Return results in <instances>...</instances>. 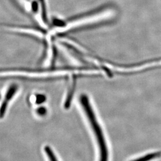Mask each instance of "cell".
Returning a JSON list of instances; mask_svg holds the SVG:
<instances>
[{"mask_svg": "<svg viewBox=\"0 0 161 161\" xmlns=\"http://www.w3.org/2000/svg\"><path fill=\"white\" fill-rule=\"evenodd\" d=\"M80 104L84 110L87 118L89 119L94 134L98 144L100 161H109V153L103 132L98 123L96 116L92 109L90 100L86 94H82L80 97Z\"/></svg>", "mask_w": 161, "mask_h": 161, "instance_id": "cell-1", "label": "cell"}, {"mask_svg": "<svg viewBox=\"0 0 161 161\" xmlns=\"http://www.w3.org/2000/svg\"><path fill=\"white\" fill-rule=\"evenodd\" d=\"M17 86L15 84L12 85L8 89L7 92L5 99L3 103L1 104L0 107V118H3L6 114V109L8 106V102L12 100V98L14 97L16 92H17Z\"/></svg>", "mask_w": 161, "mask_h": 161, "instance_id": "cell-2", "label": "cell"}, {"mask_svg": "<svg viewBox=\"0 0 161 161\" xmlns=\"http://www.w3.org/2000/svg\"><path fill=\"white\" fill-rule=\"evenodd\" d=\"M40 3L41 8H42V20L46 24L48 22V18L47 15L46 4V0H39Z\"/></svg>", "mask_w": 161, "mask_h": 161, "instance_id": "cell-3", "label": "cell"}, {"mask_svg": "<svg viewBox=\"0 0 161 161\" xmlns=\"http://www.w3.org/2000/svg\"><path fill=\"white\" fill-rule=\"evenodd\" d=\"M44 150L47 155L49 161H58L56 156L54 155L53 150L50 147H48V146L45 147Z\"/></svg>", "mask_w": 161, "mask_h": 161, "instance_id": "cell-4", "label": "cell"}, {"mask_svg": "<svg viewBox=\"0 0 161 161\" xmlns=\"http://www.w3.org/2000/svg\"><path fill=\"white\" fill-rule=\"evenodd\" d=\"M46 97L44 95L42 94H38L36 95V103L37 104L42 103L46 100Z\"/></svg>", "mask_w": 161, "mask_h": 161, "instance_id": "cell-5", "label": "cell"}, {"mask_svg": "<svg viewBox=\"0 0 161 161\" xmlns=\"http://www.w3.org/2000/svg\"><path fill=\"white\" fill-rule=\"evenodd\" d=\"M47 110L46 108H44V107H41L40 108H39L37 110V114L40 116L44 115L46 114Z\"/></svg>", "mask_w": 161, "mask_h": 161, "instance_id": "cell-6", "label": "cell"}]
</instances>
